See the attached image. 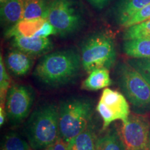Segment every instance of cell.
Here are the masks:
<instances>
[{"instance_id":"cell-1","label":"cell","mask_w":150,"mask_h":150,"mask_svg":"<svg viewBox=\"0 0 150 150\" xmlns=\"http://www.w3.org/2000/svg\"><path fill=\"white\" fill-rule=\"evenodd\" d=\"M81 67L78 52L72 49L59 50L43 56L35 67L33 76L44 85L59 88L72 82Z\"/></svg>"},{"instance_id":"cell-2","label":"cell","mask_w":150,"mask_h":150,"mask_svg":"<svg viewBox=\"0 0 150 150\" xmlns=\"http://www.w3.org/2000/svg\"><path fill=\"white\" fill-rule=\"evenodd\" d=\"M25 134L33 150H42L59 139V106L54 103L38 106L27 122Z\"/></svg>"},{"instance_id":"cell-3","label":"cell","mask_w":150,"mask_h":150,"mask_svg":"<svg viewBox=\"0 0 150 150\" xmlns=\"http://www.w3.org/2000/svg\"><path fill=\"white\" fill-rule=\"evenodd\" d=\"M91 99L72 97L59 106L60 136L66 142L81 134L91 125L94 112Z\"/></svg>"},{"instance_id":"cell-4","label":"cell","mask_w":150,"mask_h":150,"mask_svg":"<svg viewBox=\"0 0 150 150\" xmlns=\"http://www.w3.org/2000/svg\"><path fill=\"white\" fill-rule=\"evenodd\" d=\"M82 68L87 73L99 68L109 69L117 59L113 38L106 32L95 33L83 41L81 48Z\"/></svg>"},{"instance_id":"cell-5","label":"cell","mask_w":150,"mask_h":150,"mask_svg":"<svg viewBox=\"0 0 150 150\" xmlns=\"http://www.w3.org/2000/svg\"><path fill=\"white\" fill-rule=\"evenodd\" d=\"M119 87L133 107L141 112L150 111V84L127 61L116 67Z\"/></svg>"},{"instance_id":"cell-6","label":"cell","mask_w":150,"mask_h":150,"mask_svg":"<svg viewBox=\"0 0 150 150\" xmlns=\"http://www.w3.org/2000/svg\"><path fill=\"white\" fill-rule=\"evenodd\" d=\"M47 20L55 28L56 34L61 37L77 32L84 22L74 0H52Z\"/></svg>"},{"instance_id":"cell-7","label":"cell","mask_w":150,"mask_h":150,"mask_svg":"<svg viewBox=\"0 0 150 150\" xmlns=\"http://www.w3.org/2000/svg\"><path fill=\"white\" fill-rule=\"evenodd\" d=\"M96 110L102 120L103 131L109 128L113 122H126L130 115L129 102L125 95L108 88L103 91Z\"/></svg>"},{"instance_id":"cell-8","label":"cell","mask_w":150,"mask_h":150,"mask_svg":"<svg viewBox=\"0 0 150 150\" xmlns=\"http://www.w3.org/2000/svg\"><path fill=\"white\" fill-rule=\"evenodd\" d=\"M118 130L125 150H149L150 122L146 116L130 114Z\"/></svg>"},{"instance_id":"cell-9","label":"cell","mask_w":150,"mask_h":150,"mask_svg":"<svg viewBox=\"0 0 150 150\" xmlns=\"http://www.w3.org/2000/svg\"><path fill=\"white\" fill-rule=\"evenodd\" d=\"M35 99L34 92L28 86L13 83L9 88L5 109L9 122L16 125L29 116Z\"/></svg>"},{"instance_id":"cell-10","label":"cell","mask_w":150,"mask_h":150,"mask_svg":"<svg viewBox=\"0 0 150 150\" xmlns=\"http://www.w3.org/2000/svg\"><path fill=\"white\" fill-rule=\"evenodd\" d=\"M13 47L27 54L31 57L45 55L51 51L54 45L49 38H13Z\"/></svg>"},{"instance_id":"cell-11","label":"cell","mask_w":150,"mask_h":150,"mask_svg":"<svg viewBox=\"0 0 150 150\" xmlns=\"http://www.w3.org/2000/svg\"><path fill=\"white\" fill-rule=\"evenodd\" d=\"M149 4L150 0H119L112 9L115 22L123 27L131 17Z\"/></svg>"},{"instance_id":"cell-12","label":"cell","mask_w":150,"mask_h":150,"mask_svg":"<svg viewBox=\"0 0 150 150\" xmlns=\"http://www.w3.org/2000/svg\"><path fill=\"white\" fill-rule=\"evenodd\" d=\"M33 64V57L16 49L9 52L6 56V66L16 76H20L27 74Z\"/></svg>"},{"instance_id":"cell-13","label":"cell","mask_w":150,"mask_h":150,"mask_svg":"<svg viewBox=\"0 0 150 150\" xmlns=\"http://www.w3.org/2000/svg\"><path fill=\"white\" fill-rule=\"evenodd\" d=\"M47 20L42 18L23 19L8 29L6 31V36L12 38L15 37H34Z\"/></svg>"},{"instance_id":"cell-14","label":"cell","mask_w":150,"mask_h":150,"mask_svg":"<svg viewBox=\"0 0 150 150\" xmlns=\"http://www.w3.org/2000/svg\"><path fill=\"white\" fill-rule=\"evenodd\" d=\"M112 84L109 70L99 68L93 70L89 73L88 77L82 82V90L88 91H97L105 89Z\"/></svg>"},{"instance_id":"cell-15","label":"cell","mask_w":150,"mask_h":150,"mask_svg":"<svg viewBox=\"0 0 150 150\" xmlns=\"http://www.w3.org/2000/svg\"><path fill=\"white\" fill-rule=\"evenodd\" d=\"M98 140L96 132L90 125L87 129L67 142L68 150H96Z\"/></svg>"},{"instance_id":"cell-16","label":"cell","mask_w":150,"mask_h":150,"mask_svg":"<svg viewBox=\"0 0 150 150\" xmlns=\"http://www.w3.org/2000/svg\"><path fill=\"white\" fill-rule=\"evenodd\" d=\"M23 0H8L1 4V20L6 25H14L23 19Z\"/></svg>"},{"instance_id":"cell-17","label":"cell","mask_w":150,"mask_h":150,"mask_svg":"<svg viewBox=\"0 0 150 150\" xmlns=\"http://www.w3.org/2000/svg\"><path fill=\"white\" fill-rule=\"evenodd\" d=\"M122 50L124 53L131 59L150 58V40L134 39L125 40Z\"/></svg>"},{"instance_id":"cell-18","label":"cell","mask_w":150,"mask_h":150,"mask_svg":"<svg viewBox=\"0 0 150 150\" xmlns=\"http://www.w3.org/2000/svg\"><path fill=\"white\" fill-rule=\"evenodd\" d=\"M96 150H125L118 128L109 127L105 134L99 137Z\"/></svg>"},{"instance_id":"cell-19","label":"cell","mask_w":150,"mask_h":150,"mask_svg":"<svg viewBox=\"0 0 150 150\" xmlns=\"http://www.w3.org/2000/svg\"><path fill=\"white\" fill-rule=\"evenodd\" d=\"M51 2L47 0H23V19H47Z\"/></svg>"},{"instance_id":"cell-20","label":"cell","mask_w":150,"mask_h":150,"mask_svg":"<svg viewBox=\"0 0 150 150\" xmlns=\"http://www.w3.org/2000/svg\"><path fill=\"white\" fill-rule=\"evenodd\" d=\"M28 141L16 132L6 134L1 143V150H32Z\"/></svg>"},{"instance_id":"cell-21","label":"cell","mask_w":150,"mask_h":150,"mask_svg":"<svg viewBox=\"0 0 150 150\" xmlns=\"http://www.w3.org/2000/svg\"><path fill=\"white\" fill-rule=\"evenodd\" d=\"M124 40L134 39H149L150 20L126 28L123 33Z\"/></svg>"},{"instance_id":"cell-22","label":"cell","mask_w":150,"mask_h":150,"mask_svg":"<svg viewBox=\"0 0 150 150\" xmlns=\"http://www.w3.org/2000/svg\"><path fill=\"white\" fill-rule=\"evenodd\" d=\"M11 79L6 70L2 55L0 56V106L5 108L6 100L9 88H11Z\"/></svg>"},{"instance_id":"cell-23","label":"cell","mask_w":150,"mask_h":150,"mask_svg":"<svg viewBox=\"0 0 150 150\" xmlns=\"http://www.w3.org/2000/svg\"><path fill=\"white\" fill-rule=\"evenodd\" d=\"M127 62L138 70L150 84V58L131 59Z\"/></svg>"},{"instance_id":"cell-24","label":"cell","mask_w":150,"mask_h":150,"mask_svg":"<svg viewBox=\"0 0 150 150\" xmlns=\"http://www.w3.org/2000/svg\"><path fill=\"white\" fill-rule=\"evenodd\" d=\"M148 20H150V4L131 17L125 24L123 27L126 29V28L130 27L131 26L135 25V24L147 21Z\"/></svg>"},{"instance_id":"cell-25","label":"cell","mask_w":150,"mask_h":150,"mask_svg":"<svg viewBox=\"0 0 150 150\" xmlns=\"http://www.w3.org/2000/svg\"><path fill=\"white\" fill-rule=\"evenodd\" d=\"M56 34V31L55 28L51 23H50L47 20L43 24L42 28L38 31L34 37L36 38H48L50 35Z\"/></svg>"},{"instance_id":"cell-26","label":"cell","mask_w":150,"mask_h":150,"mask_svg":"<svg viewBox=\"0 0 150 150\" xmlns=\"http://www.w3.org/2000/svg\"><path fill=\"white\" fill-rule=\"evenodd\" d=\"M42 150H68L67 142L60 137L57 140Z\"/></svg>"},{"instance_id":"cell-27","label":"cell","mask_w":150,"mask_h":150,"mask_svg":"<svg viewBox=\"0 0 150 150\" xmlns=\"http://www.w3.org/2000/svg\"><path fill=\"white\" fill-rule=\"evenodd\" d=\"M113 0H87L92 6L97 10H102L109 5Z\"/></svg>"},{"instance_id":"cell-28","label":"cell","mask_w":150,"mask_h":150,"mask_svg":"<svg viewBox=\"0 0 150 150\" xmlns=\"http://www.w3.org/2000/svg\"><path fill=\"white\" fill-rule=\"evenodd\" d=\"M6 117L7 115L5 108L0 106V125H1V127H2L4 125Z\"/></svg>"},{"instance_id":"cell-29","label":"cell","mask_w":150,"mask_h":150,"mask_svg":"<svg viewBox=\"0 0 150 150\" xmlns=\"http://www.w3.org/2000/svg\"><path fill=\"white\" fill-rule=\"evenodd\" d=\"M7 1H8V0H0V3H1V4L5 3V2H6Z\"/></svg>"},{"instance_id":"cell-30","label":"cell","mask_w":150,"mask_h":150,"mask_svg":"<svg viewBox=\"0 0 150 150\" xmlns=\"http://www.w3.org/2000/svg\"><path fill=\"white\" fill-rule=\"evenodd\" d=\"M149 150H150V132H149Z\"/></svg>"}]
</instances>
